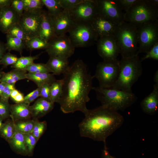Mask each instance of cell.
<instances>
[{"label": "cell", "instance_id": "cell-13", "mask_svg": "<svg viewBox=\"0 0 158 158\" xmlns=\"http://www.w3.org/2000/svg\"><path fill=\"white\" fill-rule=\"evenodd\" d=\"M43 11H24L20 17L18 24L30 38L39 36Z\"/></svg>", "mask_w": 158, "mask_h": 158}, {"label": "cell", "instance_id": "cell-45", "mask_svg": "<svg viewBox=\"0 0 158 158\" xmlns=\"http://www.w3.org/2000/svg\"><path fill=\"white\" fill-rule=\"evenodd\" d=\"M15 84H6L0 97V98L8 102L11 92L15 89Z\"/></svg>", "mask_w": 158, "mask_h": 158}, {"label": "cell", "instance_id": "cell-9", "mask_svg": "<svg viewBox=\"0 0 158 158\" xmlns=\"http://www.w3.org/2000/svg\"><path fill=\"white\" fill-rule=\"evenodd\" d=\"M138 48L137 55L146 53L158 42V20L141 25L137 27Z\"/></svg>", "mask_w": 158, "mask_h": 158}, {"label": "cell", "instance_id": "cell-14", "mask_svg": "<svg viewBox=\"0 0 158 158\" xmlns=\"http://www.w3.org/2000/svg\"><path fill=\"white\" fill-rule=\"evenodd\" d=\"M74 22H89L97 14V5L94 0H83L69 11Z\"/></svg>", "mask_w": 158, "mask_h": 158}, {"label": "cell", "instance_id": "cell-8", "mask_svg": "<svg viewBox=\"0 0 158 158\" xmlns=\"http://www.w3.org/2000/svg\"><path fill=\"white\" fill-rule=\"evenodd\" d=\"M120 70L119 61H103L97 64L95 73L93 78H97L99 82V87L111 88L116 82Z\"/></svg>", "mask_w": 158, "mask_h": 158}, {"label": "cell", "instance_id": "cell-19", "mask_svg": "<svg viewBox=\"0 0 158 158\" xmlns=\"http://www.w3.org/2000/svg\"><path fill=\"white\" fill-rule=\"evenodd\" d=\"M54 103L41 97L38 99L31 106L30 110L32 117L38 119L50 112L53 109Z\"/></svg>", "mask_w": 158, "mask_h": 158}, {"label": "cell", "instance_id": "cell-40", "mask_svg": "<svg viewBox=\"0 0 158 158\" xmlns=\"http://www.w3.org/2000/svg\"><path fill=\"white\" fill-rule=\"evenodd\" d=\"M147 59L158 60V42L153 45L140 60L142 62Z\"/></svg>", "mask_w": 158, "mask_h": 158}, {"label": "cell", "instance_id": "cell-52", "mask_svg": "<svg viewBox=\"0 0 158 158\" xmlns=\"http://www.w3.org/2000/svg\"><path fill=\"white\" fill-rule=\"evenodd\" d=\"M6 84L4 83H0V97Z\"/></svg>", "mask_w": 158, "mask_h": 158}, {"label": "cell", "instance_id": "cell-23", "mask_svg": "<svg viewBox=\"0 0 158 158\" xmlns=\"http://www.w3.org/2000/svg\"><path fill=\"white\" fill-rule=\"evenodd\" d=\"M8 142L11 148L17 154L23 155H28L24 134L16 129L14 135Z\"/></svg>", "mask_w": 158, "mask_h": 158}, {"label": "cell", "instance_id": "cell-50", "mask_svg": "<svg viewBox=\"0 0 158 158\" xmlns=\"http://www.w3.org/2000/svg\"><path fill=\"white\" fill-rule=\"evenodd\" d=\"M102 158H115L109 153L106 144L104 145V147L103 151Z\"/></svg>", "mask_w": 158, "mask_h": 158}, {"label": "cell", "instance_id": "cell-35", "mask_svg": "<svg viewBox=\"0 0 158 158\" xmlns=\"http://www.w3.org/2000/svg\"><path fill=\"white\" fill-rule=\"evenodd\" d=\"M47 126V122L44 121L36 122L31 133L38 141L46 130Z\"/></svg>", "mask_w": 158, "mask_h": 158}, {"label": "cell", "instance_id": "cell-31", "mask_svg": "<svg viewBox=\"0 0 158 158\" xmlns=\"http://www.w3.org/2000/svg\"><path fill=\"white\" fill-rule=\"evenodd\" d=\"M44 6L48 10V14L50 16L56 15L63 10L59 0H42Z\"/></svg>", "mask_w": 158, "mask_h": 158}, {"label": "cell", "instance_id": "cell-46", "mask_svg": "<svg viewBox=\"0 0 158 158\" xmlns=\"http://www.w3.org/2000/svg\"><path fill=\"white\" fill-rule=\"evenodd\" d=\"M138 0H116L122 10L126 13Z\"/></svg>", "mask_w": 158, "mask_h": 158}, {"label": "cell", "instance_id": "cell-16", "mask_svg": "<svg viewBox=\"0 0 158 158\" xmlns=\"http://www.w3.org/2000/svg\"><path fill=\"white\" fill-rule=\"evenodd\" d=\"M90 23L98 39L104 36L113 35L118 25L97 14Z\"/></svg>", "mask_w": 158, "mask_h": 158}, {"label": "cell", "instance_id": "cell-7", "mask_svg": "<svg viewBox=\"0 0 158 158\" xmlns=\"http://www.w3.org/2000/svg\"><path fill=\"white\" fill-rule=\"evenodd\" d=\"M68 33L69 38L75 48L88 47L98 39L89 22H75Z\"/></svg>", "mask_w": 158, "mask_h": 158}, {"label": "cell", "instance_id": "cell-5", "mask_svg": "<svg viewBox=\"0 0 158 158\" xmlns=\"http://www.w3.org/2000/svg\"><path fill=\"white\" fill-rule=\"evenodd\" d=\"M113 36L119 47L122 58L137 55L138 44L137 27L123 21L117 25Z\"/></svg>", "mask_w": 158, "mask_h": 158}, {"label": "cell", "instance_id": "cell-17", "mask_svg": "<svg viewBox=\"0 0 158 158\" xmlns=\"http://www.w3.org/2000/svg\"><path fill=\"white\" fill-rule=\"evenodd\" d=\"M20 18L11 6L0 8V30L7 34L13 27L18 24Z\"/></svg>", "mask_w": 158, "mask_h": 158}, {"label": "cell", "instance_id": "cell-43", "mask_svg": "<svg viewBox=\"0 0 158 158\" xmlns=\"http://www.w3.org/2000/svg\"><path fill=\"white\" fill-rule=\"evenodd\" d=\"M50 84L46 83L40 87V97L51 102L50 99Z\"/></svg>", "mask_w": 158, "mask_h": 158}, {"label": "cell", "instance_id": "cell-34", "mask_svg": "<svg viewBox=\"0 0 158 158\" xmlns=\"http://www.w3.org/2000/svg\"><path fill=\"white\" fill-rule=\"evenodd\" d=\"M23 70L28 72V73H32L51 72L46 64L42 63H33L26 67Z\"/></svg>", "mask_w": 158, "mask_h": 158}, {"label": "cell", "instance_id": "cell-54", "mask_svg": "<svg viewBox=\"0 0 158 158\" xmlns=\"http://www.w3.org/2000/svg\"><path fill=\"white\" fill-rule=\"evenodd\" d=\"M3 120V119L0 117V129L1 128L3 124V123L2 122Z\"/></svg>", "mask_w": 158, "mask_h": 158}, {"label": "cell", "instance_id": "cell-3", "mask_svg": "<svg viewBox=\"0 0 158 158\" xmlns=\"http://www.w3.org/2000/svg\"><path fill=\"white\" fill-rule=\"evenodd\" d=\"M120 70L118 79L111 88L131 92L133 85L142 75L143 68L138 55L119 61Z\"/></svg>", "mask_w": 158, "mask_h": 158}, {"label": "cell", "instance_id": "cell-42", "mask_svg": "<svg viewBox=\"0 0 158 158\" xmlns=\"http://www.w3.org/2000/svg\"><path fill=\"white\" fill-rule=\"evenodd\" d=\"M40 96V87L29 93L24 97L23 102L30 104Z\"/></svg>", "mask_w": 158, "mask_h": 158}, {"label": "cell", "instance_id": "cell-41", "mask_svg": "<svg viewBox=\"0 0 158 158\" xmlns=\"http://www.w3.org/2000/svg\"><path fill=\"white\" fill-rule=\"evenodd\" d=\"M60 5L63 10L70 11L83 0H59Z\"/></svg>", "mask_w": 158, "mask_h": 158}, {"label": "cell", "instance_id": "cell-53", "mask_svg": "<svg viewBox=\"0 0 158 158\" xmlns=\"http://www.w3.org/2000/svg\"><path fill=\"white\" fill-rule=\"evenodd\" d=\"M151 4L158 7V0H148Z\"/></svg>", "mask_w": 158, "mask_h": 158}, {"label": "cell", "instance_id": "cell-6", "mask_svg": "<svg viewBox=\"0 0 158 158\" xmlns=\"http://www.w3.org/2000/svg\"><path fill=\"white\" fill-rule=\"evenodd\" d=\"M158 7L148 0H138L124 15V21L137 27L143 24L158 20Z\"/></svg>", "mask_w": 158, "mask_h": 158}, {"label": "cell", "instance_id": "cell-30", "mask_svg": "<svg viewBox=\"0 0 158 158\" xmlns=\"http://www.w3.org/2000/svg\"><path fill=\"white\" fill-rule=\"evenodd\" d=\"M25 44L28 49L33 50L46 49L49 43L40 37L37 36L30 38L25 42Z\"/></svg>", "mask_w": 158, "mask_h": 158}, {"label": "cell", "instance_id": "cell-39", "mask_svg": "<svg viewBox=\"0 0 158 158\" xmlns=\"http://www.w3.org/2000/svg\"><path fill=\"white\" fill-rule=\"evenodd\" d=\"M19 58L10 52L6 53L0 60V64L7 66L14 64Z\"/></svg>", "mask_w": 158, "mask_h": 158}, {"label": "cell", "instance_id": "cell-22", "mask_svg": "<svg viewBox=\"0 0 158 158\" xmlns=\"http://www.w3.org/2000/svg\"><path fill=\"white\" fill-rule=\"evenodd\" d=\"M46 64L54 75L63 74L70 67L68 59L60 57H50Z\"/></svg>", "mask_w": 158, "mask_h": 158}, {"label": "cell", "instance_id": "cell-18", "mask_svg": "<svg viewBox=\"0 0 158 158\" xmlns=\"http://www.w3.org/2000/svg\"><path fill=\"white\" fill-rule=\"evenodd\" d=\"M141 108L145 113L155 114L158 109V84H154L152 91L140 103Z\"/></svg>", "mask_w": 158, "mask_h": 158}, {"label": "cell", "instance_id": "cell-47", "mask_svg": "<svg viewBox=\"0 0 158 158\" xmlns=\"http://www.w3.org/2000/svg\"><path fill=\"white\" fill-rule=\"evenodd\" d=\"M24 97L23 94L20 91L11 99L16 104L23 103L24 102Z\"/></svg>", "mask_w": 158, "mask_h": 158}, {"label": "cell", "instance_id": "cell-48", "mask_svg": "<svg viewBox=\"0 0 158 158\" xmlns=\"http://www.w3.org/2000/svg\"><path fill=\"white\" fill-rule=\"evenodd\" d=\"M7 50L5 44L0 41V60L6 53Z\"/></svg>", "mask_w": 158, "mask_h": 158}, {"label": "cell", "instance_id": "cell-26", "mask_svg": "<svg viewBox=\"0 0 158 158\" xmlns=\"http://www.w3.org/2000/svg\"><path fill=\"white\" fill-rule=\"evenodd\" d=\"M6 43L5 45L7 50L9 51H16L21 54L26 47L25 42L16 37L6 34Z\"/></svg>", "mask_w": 158, "mask_h": 158}, {"label": "cell", "instance_id": "cell-1", "mask_svg": "<svg viewBox=\"0 0 158 158\" xmlns=\"http://www.w3.org/2000/svg\"><path fill=\"white\" fill-rule=\"evenodd\" d=\"M63 75L62 93L58 102L61 110L65 114L79 111L85 114L93 79L86 64L82 60H77Z\"/></svg>", "mask_w": 158, "mask_h": 158}, {"label": "cell", "instance_id": "cell-36", "mask_svg": "<svg viewBox=\"0 0 158 158\" xmlns=\"http://www.w3.org/2000/svg\"><path fill=\"white\" fill-rule=\"evenodd\" d=\"M6 34L16 37L25 42L30 38L27 36L18 24L13 27Z\"/></svg>", "mask_w": 158, "mask_h": 158}, {"label": "cell", "instance_id": "cell-29", "mask_svg": "<svg viewBox=\"0 0 158 158\" xmlns=\"http://www.w3.org/2000/svg\"><path fill=\"white\" fill-rule=\"evenodd\" d=\"M62 79H56L51 84L50 99L52 102H58L62 94Z\"/></svg>", "mask_w": 158, "mask_h": 158}, {"label": "cell", "instance_id": "cell-15", "mask_svg": "<svg viewBox=\"0 0 158 158\" xmlns=\"http://www.w3.org/2000/svg\"><path fill=\"white\" fill-rule=\"evenodd\" d=\"M48 15L56 36L66 35L75 23L68 10H63L59 14L54 16Z\"/></svg>", "mask_w": 158, "mask_h": 158}, {"label": "cell", "instance_id": "cell-28", "mask_svg": "<svg viewBox=\"0 0 158 158\" xmlns=\"http://www.w3.org/2000/svg\"><path fill=\"white\" fill-rule=\"evenodd\" d=\"M16 131L14 122L11 119L3 123L0 129L1 137L8 142L14 135Z\"/></svg>", "mask_w": 158, "mask_h": 158}, {"label": "cell", "instance_id": "cell-33", "mask_svg": "<svg viewBox=\"0 0 158 158\" xmlns=\"http://www.w3.org/2000/svg\"><path fill=\"white\" fill-rule=\"evenodd\" d=\"M24 11L36 12L42 10L43 4L42 0H23Z\"/></svg>", "mask_w": 158, "mask_h": 158}, {"label": "cell", "instance_id": "cell-4", "mask_svg": "<svg viewBox=\"0 0 158 158\" xmlns=\"http://www.w3.org/2000/svg\"><path fill=\"white\" fill-rule=\"evenodd\" d=\"M97 98L102 104L116 111H124L133 104L137 97L132 92H129L112 88L93 87Z\"/></svg>", "mask_w": 158, "mask_h": 158}, {"label": "cell", "instance_id": "cell-38", "mask_svg": "<svg viewBox=\"0 0 158 158\" xmlns=\"http://www.w3.org/2000/svg\"><path fill=\"white\" fill-rule=\"evenodd\" d=\"M10 106L8 102L0 98V117L3 120L10 117Z\"/></svg>", "mask_w": 158, "mask_h": 158}, {"label": "cell", "instance_id": "cell-49", "mask_svg": "<svg viewBox=\"0 0 158 158\" xmlns=\"http://www.w3.org/2000/svg\"><path fill=\"white\" fill-rule=\"evenodd\" d=\"M12 0H0V8L10 6Z\"/></svg>", "mask_w": 158, "mask_h": 158}, {"label": "cell", "instance_id": "cell-10", "mask_svg": "<svg viewBox=\"0 0 158 158\" xmlns=\"http://www.w3.org/2000/svg\"><path fill=\"white\" fill-rule=\"evenodd\" d=\"M97 5V14L117 25L124 21L125 12L116 0H94Z\"/></svg>", "mask_w": 158, "mask_h": 158}, {"label": "cell", "instance_id": "cell-27", "mask_svg": "<svg viewBox=\"0 0 158 158\" xmlns=\"http://www.w3.org/2000/svg\"><path fill=\"white\" fill-rule=\"evenodd\" d=\"M38 119H33L14 122L16 129L24 134L31 133Z\"/></svg>", "mask_w": 158, "mask_h": 158}, {"label": "cell", "instance_id": "cell-32", "mask_svg": "<svg viewBox=\"0 0 158 158\" xmlns=\"http://www.w3.org/2000/svg\"><path fill=\"white\" fill-rule=\"evenodd\" d=\"M41 53L35 56H21L19 58L17 62L11 67L14 68L23 70L26 67L33 63L34 61L37 59Z\"/></svg>", "mask_w": 158, "mask_h": 158}, {"label": "cell", "instance_id": "cell-21", "mask_svg": "<svg viewBox=\"0 0 158 158\" xmlns=\"http://www.w3.org/2000/svg\"><path fill=\"white\" fill-rule=\"evenodd\" d=\"M39 36L47 42L56 37L48 13L44 11L42 16Z\"/></svg>", "mask_w": 158, "mask_h": 158}, {"label": "cell", "instance_id": "cell-11", "mask_svg": "<svg viewBox=\"0 0 158 158\" xmlns=\"http://www.w3.org/2000/svg\"><path fill=\"white\" fill-rule=\"evenodd\" d=\"M45 49L50 57L68 59L74 53L75 48L66 34L56 36L48 42Z\"/></svg>", "mask_w": 158, "mask_h": 158}, {"label": "cell", "instance_id": "cell-12", "mask_svg": "<svg viewBox=\"0 0 158 158\" xmlns=\"http://www.w3.org/2000/svg\"><path fill=\"white\" fill-rule=\"evenodd\" d=\"M98 54L103 61H110L117 60L120 50L113 35L99 38L96 42Z\"/></svg>", "mask_w": 158, "mask_h": 158}, {"label": "cell", "instance_id": "cell-24", "mask_svg": "<svg viewBox=\"0 0 158 158\" xmlns=\"http://www.w3.org/2000/svg\"><path fill=\"white\" fill-rule=\"evenodd\" d=\"M27 72L25 70L14 68L7 73H4L0 79V83L7 84H15L17 82L26 79Z\"/></svg>", "mask_w": 158, "mask_h": 158}, {"label": "cell", "instance_id": "cell-2", "mask_svg": "<svg viewBox=\"0 0 158 158\" xmlns=\"http://www.w3.org/2000/svg\"><path fill=\"white\" fill-rule=\"evenodd\" d=\"M85 117L79 124L81 137L103 142L106 144L107 137L122 125L124 119L117 111L101 105L88 109Z\"/></svg>", "mask_w": 158, "mask_h": 158}, {"label": "cell", "instance_id": "cell-37", "mask_svg": "<svg viewBox=\"0 0 158 158\" xmlns=\"http://www.w3.org/2000/svg\"><path fill=\"white\" fill-rule=\"evenodd\" d=\"M24 135L28 155L29 156H32L38 141L31 133L24 134Z\"/></svg>", "mask_w": 158, "mask_h": 158}, {"label": "cell", "instance_id": "cell-55", "mask_svg": "<svg viewBox=\"0 0 158 158\" xmlns=\"http://www.w3.org/2000/svg\"><path fill=\"white\" fill-rule=\"evenodd\" d=\"M4 72L0 70V79L2 77Z\"/></svg>", "mask_w": 158, "mask_h": 158}, {"label": "cell", "instance_id": "cell-44", "mask_svg": "<svg viewBox=\"0 0 158 158\" xmlns=\"http://www.w3.org/2000/svg\"><path fill=\"white\" fill-rule=\"evenodd\" d=\"M21 17L24 12V4L23 0H12L11 5Z\"/></svg>", "mask_w": 158, "mask_h": 158}, {"label": "cell", "instance_id": "cell-25", "mask_svg": "<svg viewBox=\"0 0 158 158\" xmlns=\"http://www.w3.org/2000/svg\"><path fill=\"white\" fill-rule=\"evenodd\" d=\"M53 73H28L26 75V79L31 80L40 87L45 84H51L56 80Z\"/></svg>", "mask_w": 158, "mask_h": 158}, {"label": "cell", "instance_id": "cell-51", "mask_svg": "<svg viewBox=\"0 0 158 158\" xmlns=\"http://www.w3.org/2000/svg\"><path fill=\"white\" fill-rule=\"evenodd\" d=\"M154 81L155 84H158V70L156 71L154 76Z\"/></svg>", "mask_w": 158, "mask_h": 158}, {"label": "cell", "instance_id": "cell-20", "mask_svg": "<svg viewBox=\"0 0 158 158\" xmlns=\"http://www.w3.org/2000/svg\"><path fill=\"white\" fill-rule=\"evenodd\" d=\"M10 117L14 122L30 119V104L23 102L11 105Z\"/></svg>", "mask_w": 158, "mask_h": 158}]
</instances>
